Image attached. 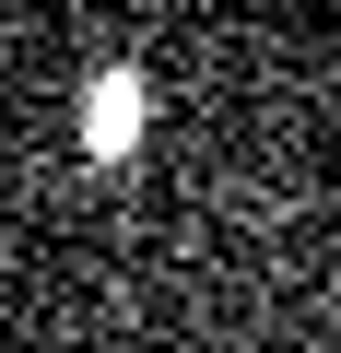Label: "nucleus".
I'll return each mask as SVG.
<instances>
[{"label":"nucleus","mask_w":341,"mask_h":353,"mask_svg":"<svg viewBox=\"0 0 341 353\" xmlns=\"http://www.w3.org/2000/svg\"><path fill=\"white\" fill-rule=\"evenodd\" d=\"M130 106H141V94H130V83H106V94H94V141H130V130H141Z\"/></svg>","instance_id":"nucleus-1"}]
</instances>
